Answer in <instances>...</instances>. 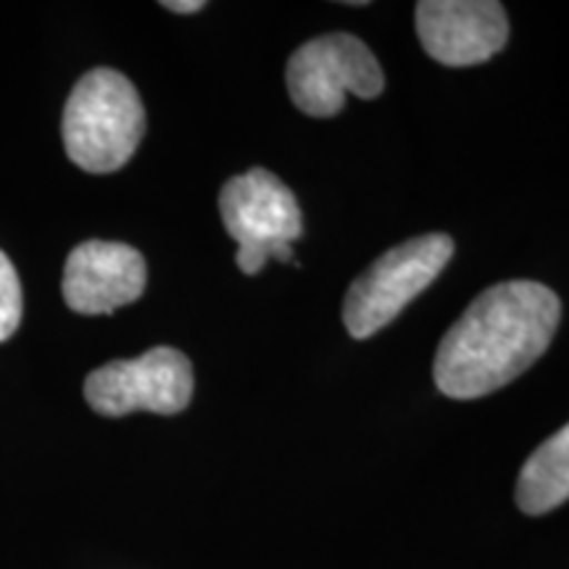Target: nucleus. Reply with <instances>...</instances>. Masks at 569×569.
I'll use <instances>...</instances> for the list:
<instances>
[{
    "label": "nucleus",
    "instance_id": "obj_1",
    "mask_svg": "<svg viewBox=\"0 0 569 569\" xmlns=\"http://www.w3.org/2000/svg\"><path fill=\"white\" fill-rule=\"evenodd\" d=\"M559 322L561 301L549 284L511 280L482 290L440 340L438 390L459 401L496 393L546 353Z\"/></svg>",
    "mask_w": 569,
    "mask_h": 569
},
{
    "label": "nucleus",
    "instance_id": "obj_2",
    "mask_svg": "<svg viewBox=\"0 0 569 569\" xmlns=\"http://www.w3.org/2000/svg\"><path fill=\"white\" fill-rule=\"evenodd\" d=\"M67 156L90 174L122 169L146 134V109L134 84L117 69H92L63 106Z\"/></svg>",
    "mask_w": 569,
    "mask_h": 569
},
{
    "label": "nucleus",
    "instance_id": "obj_3",
    "mask_svg": "<svg viewBox=\"0 0 569 569\" xmlns=\"http://www.w3.org/2000/svg\"><path fill=\"white\" fill-rule=\"evenodd\" d=\"M453 256V240L443 232L419 234L382 253L356 277L343 301V325L356 340L388 327L415 298L436 282Z\"/></svg>",
    "mask_w": 569,
    "mask_h": 569
},
{
    "label": "nucleus",
    "instance_id": "obj_4",
    "mask_svg": "<svg viewBox=\"0 0 569 569\" xmlns=\"http://www.w3.org/2000/svg\"><path fill=\"white\" fill-rule=\"evenodd\" d=\"M224 230L238 243V261L243 274H259L269 256L280 261L293 259V243L303 234V217L293 190L267 169L232 177L219 193Z\"/></svg>",
    "mask_w": 569,
    "mask_h": 569
},
{
    "label": "nucleus",
    "instance_id": "obj_5",
    "mask_svg": "<svg viewBox=\"0 0 569 569\" xmlns=\"http://www.w3.org/2000/svg\"><path fill=\"white\" fill-rule=\"evenodd\" d=\"M288 92L309 117H336L348 92L372 101L386 90L380 61L356 34L332 32L303 42L288 61Z\"/></svg>",
    "mask_w": 569,
    "mask_h": 569
},
{
    "label": "nucleus",
    "instance_id": "obj_6",
    "mask_svg": "<svg viewBox=\"0 0 569 569\" xmlns=\"http://www.w3.org/2000/svg\"><path fill=\"white\" fill-rule=\"evenodd\" d=\"M193 398V365L182 351L156 346L138 359L111 361L84 380V401L103 417L132 411L180 415Z\"/></svg>",
    "mask_w": 569,
    "mask_h": 569
},
{
    "label": "nucleus",
    "instance_id": "obj_7",
    "mask_svg": "<svg viewBox=\"0 0 569 569\" xmlns=\"http://www.w3.org/2000/svg\"><path fill=\"white\" fill-rule=\"evenodd\" d=\"M417 34L425 53L446 67H475L501 51L509 19L496 0H422Z\"/></svg>",
    "mask_w": 569,
    "mask_h": 569
},
{
    "label": "nucleus",
    "instance_id": "obj_8",
    "mask_svg": "<svg viewBox=\"0 0 569 569\" xmlns=\"http://www.w3.org/2000/svg\"><path fill=\"white\" fill-rule=\"evenodd\" d=\"M146 282L148 267L138 248L111 240H84L69 253L61 293L71 311L98 317L138 301Z\"/></svg>",
    "mask_w": 569,
    "mask_h": 569
},
{
    "label": "nucleus",
    "instance_id": "obj_9",
    "mask_svg": "<svg viewBox=\"0 0 569 569\" xmlns=\"http://www.w3.org/2000/svg\"><path fill=\"white\" fill-rule=\"evenodd\" d=\"M517 507L530 517L549 515L569 501V425L540 443L517 480Z\"/></svg>",
    "mask_w": 569,
    "mask_h": 569
},
{
    "label": "nucleus",
    "instance_id": "obj_10",
    "mask_svg": "<svg viewBox=\"0 0 569 569\" xmlns=\"http://www.w3.org/2000/svg\"><path fill=\"white\" fill-rule=\"evenodd\" d=\"M21 322V282L11 259L0 251V343L9 340Z\"/></svg>",
    "mask_w": 569,
    "mask_h": 569
},
{
    "label": "nucleus",
    "instance_id": "obj_11",
    "mask_svg": "<svg viewBox=\"0 0 569 569\" xmlns=\"http://www.w3.org/2000/svg\"><path fill=\"white\" fill-rule=\"evenodd\" d=\"M161 6H163V9L174 11V13H196V11L206 9L203 0H163Z\"/></svg>",
    "mask_w": 569,
    "mask_h": 569
}]
</instances>
